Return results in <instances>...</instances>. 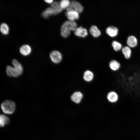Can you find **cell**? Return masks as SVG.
Instances as JSON below:
<instances>
[{
	"label": "cell",
	"instance_id": "obj_12",
	"mask_svg": "<svg viewBox=\"0 0 140 140\" xmlns=\"http://www.w3.org/2000/svg\"><path fill=\"white\" fill-rule=\"evenodd\" d=\"M106 31V33L110 36L114 37L117 35L118 29L115 26H110L107 28Z\"/></svg>",
	"mask_w": 140,
	"mask_h": 140
},
{
	"label": "cell",
	"instance_id": "obj_21",
	"mask_svg": "<svg viewBox=\"0 0 140 140\" xmlns=\"http://www.w3.org/2000/svg\"><path fill=\"white\" fill-rule=\"evenodd\" d=\"M60 3L62 9H64L68 8L70 5L71 2L68 0H62Z\"/></svg>",
	"mask_w": 140,
	"mask_h": 140
},
{
	"label": "cell",
	"instance_id": "obj_23",
	"mask_svg": "<svg viewBox=\"0 0 140 140\" xmlns=\"http://www.w3.org/2000/svg\"><path fill=\"white\" fill-rule=\"evenodd\" d=\"M45 2L48 3H52L53 2L52 0H46L44 1Z\"/></svg>",
	"mask_w": 140,
	"mask_h": 140
},
{
	"label": "cell",
	"instance_id": "obj_11",
	"mask_svg": "<svg viewBox=\"0 0 140 140\" xmlns=\"http://www.w3.org/2000/svg\"><path fill=\"white\" fill-rule=\"evenodd\" d=\"M31 47L27 45H24L22 46L19 49L20 53L23 55L26 56L31 53Z\"/></svg>",
	"mask_w": 140,
	"mask_h": 140
},
{
	"label": "cell",
	"instance_id": "obj_16",
	"mask_svg": "<svg viewBox=\"0 0 140 140\" xmlns=\"http://www.w3.org/2000/svg\"><path fill=\"white\" fill-rule=\"evenodd\" d=\"M89 31L90 34L95 37H98L101 34L100 31L98 29L97 27L95 25H93L90 27Z\"/></svg>",
	"mask_w": 140,
	"mask_h": 140
},
{
	"label": "cell",
	"instance_id": "obj_14",
	"mask_svg": "<svg viewBox=\"0 0 140 140\" xmlns=\"http://www.w3.org/2000/svg\"><path fill=\"white\" fill-rule=\"evenodd\" d=\"M122 52L126 59H129L131 55V51L130 48L128 46H125L122 49Z\"/></svg>",
	"mask_w": 140,
	"mask_h": 140
},
{
	"label": "cell",
	"instance_id": "obj_19",
	"mask_svg": "<svg viewBox=\"0 0 140 140\" xmlns=\"http://www.w3.org/2000/svg\"><path fill=\"white\" fill-rule=\"evenodd\" d=\"M93 76L94 75L93 73L91 71L88 70L85 72L83 77L85 81H90L93 79Z\"/></svg>",
	"mask_w": 140,
	"mask_h": 140
},
{
	"label": "cell",
	"instance_id": "obj_7",
	"mask_svg": "<svg viewBox=\"0 0 140 140\" xmlns=\"http://www.w3.org/2000/svg\"><path fill=\"white\" fill-rule=\"evenodd\" d=\"M109 66L111 70L116 72L120 69L121 67V65L120 62L117 60L113 59L109 62Z\"/></svg>",
	"mask_w": 140,
	"mask_h": 140
},
{
	"label": "cell",
	"instance_id": "obj_17",
	"mask_svg": "<svg viewBox=\"0 0 140 140\" xmlns=\"http://www.w3.org/2000/svg\"><path fill=\"white\" fill-rule=\"evenodd\" d=\"M53 15H55L54 10L53 8L49 7L43 12L42 16L44 18H47L49 16Z\"/></svg>",
	"mask_w": 140,
	"mask_h": 140
},
{
	"label": "cell",
	"instance_id": "obj_5",
	"mask_svg": "<svg viewBox=\"0 0 140 140\" xmlns=\"http://www.w3.org/2000/svg\"><path fill=\"white\" fill-rule=\"evenodd\" d=\"M50 57L52 62L55 64L59 63L62 59L61 54L57 50L52 51L50 53Z\"/></svg>",
	"mask_w": 140,
	"mask_h": 140
},
{
	"label": "cell",
	"instance_id": "obj_9",
	"mask_svg": "<svg viewBox=\"0 0 140 140\" xmlns=\"http://www.w3.org/2000/svg\"><path fill=\"white\" fill-rule=\"evenodd\" d=\"M79 14L77 12L74 11H67L66 13V15L69 20L73 21L79 19Z\"/></svg>",
	"mask_w": 140,
	"mask_h": 140
},
{
	"label": "cell",
	"instance_id": "obj_2",
	"mask_svg": "<svg viewBox=\"0 0 140 140\" xmlns=\"http://www.w3.org/2000/svg\"><path fill=\"white\" fill-rule=\"evenodd\" d=\"M77 28V24L74 21H66L61 26V35L64 38H67L70 35L71 31H74Z\"/></svg>",
	"mask_w": 140,
	"mask_h": 140
},
{
	"label": "cell",
	"instance_id": "obj_10",
	"mask_svg": "<svg viewBox=\"0 0 140 140\" xmlns=\"http://www.w3.org/2000/svg\"><path fill=\"white\" fill-rule=\"evenodd\" d=\"M82 97V94L81 92H76L72 95L71 99L72 101L76 104H78L81 102Z\"/></svg>",
	"mask_w": 140,
	"mask_h": 140
},
{
	"label": "cell",
	"instance_id": "obj_22",
	"mask_svg": "<svg viewBox=\"0 0 140 140\" xmlns=\"http://www.w3.org/2000/svg\"><path fill=\"white\" fill-rule=\"evenodd\" d=\"M114 49L116 51L120 50L121 48L122 45L120 43L116 41H114L112 43Z\"/></svg>",
	"mask_w": 140,
	"mask_h": 140
},
{
	"label": "cell",
	"instance_id": "obj_1",
	"mask_svg": "<svg viewBox=\"0 0 140 140\" xmlns=\"http://www.w3.org/2000/svg\"><path fill=\"white\" fill-rule=\"evenodd\" d=\"M13 67L7 66L6 68L7 75L9 76L17 78L22 74L23 67L22 65L17 60L13 59L12 61Z\"/></svg>",
	"mask_w": 140,
	"mask_h": 140
},
{
	"label": "cell",
	"instance_id": "obj_6",
	"mask_svg": "<svg viewBox=\"0 0 140 140\" xmlns=\"http://www.w3.org/2000/svg\"><path fill=\"white\" fill-rule=\"evenodd\" d=\"M107 99L110 103H115L118 101L119 97L118 94L116 92L111 91L107 93Z\"/></svg>",
	"mask_w": 140,
	"mask_h": 140
},
{
	"label": "cell",
	"instance_id": "obj_4",
	"mask_svg": "<svg viewBox=\"0 0 140 140\" xmlns=\"http://www.w3.org/2000/svg\"><path fill=\"white\" fill-rule=\"evenodd\" d=\"M83 8L81 4L78 2L73 1L71 2L69 6L66 9L67 11H74L79 14L82 12Z\"/></svg>",
	"mask_w": 140,
	"mask_h": 140
},
{
	"label": "cell",
	"instance_id": "obj_13",
	"mask_svg": "<svg viewBox=\"0 0 140 140\" xmlns=\"http://www.w3.org/2000/svg\"><path fill=\"white\" fill-rule=\"evenodd\" d=\"M51 7L54 10L55 15L60 13L62 10L60 5V2L58 1L53 2L51 4Z\"/></svg>",
	"mask_w": 140,
	"mask_h": 140
},
{
	"label": "cell",
	"instance_id": "obj_8",
	"mask_svg": "<svg viewBox=\"0 0 140 140\" xmlns=\"http://www.w3.org/2000/svg\"><path fill=\"white\" fill-rule=\"evenodd\" d=\"M74 33L77 36L82 37H85L88 34L87 30L81 26L77 27L74 31Z\"/></svg>",
	"mask_w": 140,
	"mask_h": 140
},
{
	"label": "cell",
	"instance_id": "obj_15",
	"mask_svg": "<svg viewBox=\"0 0 140 140\" xmlns=\"http://www.w3.org/2000/svg\"><path fill=\"white\" fill-rule=\"evenodd\" d=\"M127 43L129 46L131 47H134L137 45V39L134 36H130L128 37Z\"/></svg>",
	"mask_w": 140,
	"mask_h": 140
},
{
	"label": "cell",
	"instance_id": "obj_3",
	"mask_svg": "<svg viewBox=\"0 0 140 140\" xmlns=\"http://www.w3.org/2000/svg\"><path fill=\"white\" fill-rule=\"evenodd\" d=\"M1 109L5 113L10 114L13 113L16 109V104L14 102L10 100L3 101L1 105Z\"/></svg>",
	"mask_w": 140,
	"mask_h": 140
},
{
	"label": "cell",
	"instance_id": "obj_18",
	"mask_svg": "<svg viewBox=\"0 0 140 140\" xmlns=\"http://www.w3.org/2000/svg\"><path fill=\"white\" fill-rule=\"evenodd\" d=\"M9 118L4 114H1L0 116V125L1 127H4L9 122Z\"/></svg>",
	"mask_w": 140,
	"mask_h": 140
},
{
	"label": "cell",
	"instance_id": "obj_20",
	"mask_svg": "<svg viewBox=\"0 0 140 140\" xmlns=\"http://www.w3.org/2000/svg\"><path fill=\"white\" fill-rule=\"evenodd\" d=\"M9 27L6 24L3 23L1 24L0 26V31L2 34L4 35L7 34L9 32Z\"/></svg>",
	"mask_w": 140,
	"mask_h": 140
}]
</instances>
